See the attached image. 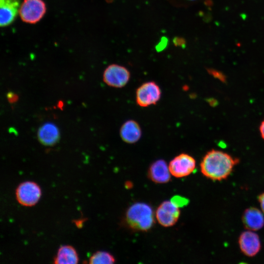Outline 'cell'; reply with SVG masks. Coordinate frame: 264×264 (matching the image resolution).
<instances>
[{
	"mask_svg": "<svg viewBox=\"0 0 264 264\" xmlns=\"http://www.w3.org/2000/svg\"><path fill=\"white\" fill-rule=\"evenodd\" d=\"M239 162L229 154L212 149L204 155L200 164V170L206 177L215 181L225 179L232 173L233 168Z\"/></svg>",
	"mask_w": 264,
	"mask_h": 264,
	"instance_id": "obj_1",
	"label": "cell"
},
{
	"mask_svg": "<svg viewBox=\"0 0 264 264\" xmlns=\"http://www.w3.org/2000/svg\"><path fill=\"white\" fill-rule=\"evenodd\" d=\"M125 220L132 230L147 231L154 224L153 208L151 205L144 202L134 203L127 210Z\"/></svg>",
	"mask_w": 264,
	"mask_h": 264,
	"instance_id": "obj_2",
	"label": "cell"
},
{
	"mask_svg": "<svg viewBox=\"0 0 264 264\" xmlns=\"http://www.w3.org/2000/svg\"><path fill=\"white\" fill-rule=\"evenodd\" d=\"M41 196L40 186L33 181H27L20 183L16 190V197L18 202L24 206L35 205Z\"/></svg>",
	"mask_w": 264,
	"mask_h": 264,
	"instance_id": "obj_3",
	"label": "cell"
},
{
	"mask_svg": "<svg viewBox=\"0 0 264 264\" xmlns=\"http://www.w3.org/2000/svg\"><path fill=\"white\" fill-rule=\"evenodd\" d=\"M196 161L191 155L186 153L175 156L169 164L171 175L181 178L191 174L196 169Z\"/></svg>",
	"mask_w": 264,
	"mask_h": 264,
	"instance_id": "obj_4",
	"label": "cell"
},
{
	"mask_svg": "<svg viewBox=\"0 0 264 264\" xmlns=\"http://www.w3.org/2000/svg\"><path fill=\"white\" fill-rule=\"evenodd\" d=\"M45 11V4L43 0H24L19 13L23 22L35 23L43 18Z\"/></svg>",
	"mask_w": 264,
	"mask_h": 264,
	"instance_id": "obj_5",
	"label": "cell"
},
{
	"mask_svg": "<svg viewBox=\"0 0 264 264\" xmlns=\"http://www.w3.org/2000/svg\"><path fill=\"white\" fill-rule=\"evenodd\" d=\"M161 95V89L155 83L147 82L137 89L136 103L140 107H147L155 104L160 99Z\"/></svg>",
	"mask_w": 264,
	"mask_h": 264,
	"instance_id": "obj_6",
	"label": "cell"
},
{
	"mask_svg": "<svg viewBox=\"0 0 264 264\" xmlns=\"http://www.w3.org/2000/svg\"><path fill=\"white\" fill-rule=\"evenodd\" d=\"M130 78L129 71L126 67L116 64L109 66L103 75V81L107 85L116 88L124 87Z\"/></svg>",
	"mask_w": 264,
	"mask_h": 264,
	"instance_id": "obj_7",
	"label": "cell"
},
{
	"mask_svg": "<svg viewBox=\"0 0 264 264\" xmlns=\"http://www.w3.org/2000/svg\"><path fill=\"white\" fill-rule=\"evenodd\" d=\"M180 215L179 207L171 200L162 202L157 207L155 212V217L158 222L166 227L175 225Z\"/></svg>",
	"mask_w": 264,
	"mask_h": 264,
	"instance_id": "obj_8",
	"label": "cell"
},
{
	"mask_svg": "<svg viewBox=\"0 0 264 264\" xmlns=\"http://www.w3.org/2000/svg\"><path fill=\"white\" fill-rule=\"evenodd\" d=\"M242 252L249 257H254L260 251L261 243L258 234L248 230L241 234L238 240Z\"/></svg>",
	"mask_w": 264,
	"mask_h": 264,
	"instance_id": "obj_9",
	"label": "cell"
},
{
	"mask_svg": "<svg viewBox=\"0 0 264 264\" xmlns=\"http://www.w3.org/2000/svg\"><path fill=\"white\" fill-rule=\"evenodd\" d=\"M171 175L169 165L163 159L154 162L148 170L149 178L156 183L168 182L171 179Z\"/></svg>",
	"mask_w": 264,
	"mask_h": 264,
	"instance_id": "obj_10",
	"label": "cell"
},
{
	"mask_svg": "<svg viewBox=\"0 0 264 264\" xmlns=\"http://www.w3.org/2000/svg\"><path fill=\"white\" fill-rule=\"evenodd\" d=\"M20 6V0H0L1 26H7L14 21Z\"/></svg>",
	"mask_w": 264,
	"mask_h": 264,
	"instance_id": "obj_11",
	"label": "cell"
},
{
	"mask_svg": "<svg viewBox=\"0 0 264 264\" xmlns=\"http://www.w3.org/2000/svg\"><path fill=\"white\" fill-rule=\"evenodd\" d=\"M242 221L247 229L258 231L264 226V213L256 207H249L244 211Z\"/></svg>",
	"mask_w": 264,
	"mask_h": 264,
	"instance_id": "obj_12",
	"label": "cell"
},
{
	"mask_svg": "<svg viewBox=\"0 0 264 264\" xmlns=\"http://www.w3.org/2000/svg\"><path fill=\"white\" fill-rule=\"evenodd\" d=\"M40 143L45 146H53L60 138L58 127L53 123H46L40 127L37 133Z\"/></svg>",
	"mask_w": 264,
	"mask_h": 264,
	"instance_id": "obj_13",
	"label": "cell"
},
{
	"mask_svg": "<svg viewBox=\"0 0 264 264\" xmlns=\"http://www.w3.org/2000/svg\"><path fill=\"white\" fill-rule=\"evenodd\" d=\"M142 131L139 124L134 120L126 121L121 127L120 135L125 142L133 144L141 138Z\"/></svg>",
	"mask_w": 264,
	"mask_h": 264,
	"instance_id": "obj_14",
	"label": "cell"
},
{
	"mask_svg": "<svg viewBox=\"0 0 264 264\" xmlns=\"http://www.w3.org/2000/svg\"><path fill=\"white\" fill-rule=\"evenodd\" d=\"M78 261V256L75 249L69 245L60 246L54 258V263L56 264H75Z\"/></svg>",
	"mask_w": 264,
	"mask_h": 264,
	"instance_id": "obj_15",
	"label": "cell"
},
{
	"mask_svg": "<svg viewBox=\"0 0 264 264\" xmlns=\"http://www.w3.org/2000/svg\"><path fill=\"white\" fill-rule=\"evenodd\" d=\"M115 262L113 256L104 251H98L93 253L89 259L91 264H112Z\"/></svg>",
	"mask_w": 264,
	"mask_h": 264,
	"instance_id": "obj_16",
	"label": "cell"
},
{
	"mask_svg": "<svg viewBox=\"0 0 264 264\" xmlns=\"http://www.w3.org/2000/svg\"><path fill=\"white\" fill-rule=\"evenodd\" d=\"M171 201L178 207H182L188 203V199L180 196H175L173 197Z\"/></svg>",
	"mask_w": 264,
	"mask_h": 264,
	"instance_id": "obj_17",
	"label": "cell"
},
{
	"mask_svg": "<svg viewBox=\"0 0 264 264\" xmlns=\"http://www.w3.org/2000/svg\"><path fill=\"white\" fill-rule=\"evenodd\" d=\"M208 72L216 79H218L222 83L226 81L225 76L221 72L214 69L208 70Z\"/></svg>",
	"mask_w": 264,
	"mask_h": 264,
	"instance_id": "obj_18",
	"label": "cell"
},
{
	"mask_svg": "<svg viewBox=\"0 0 264 264\" xmlns=\"http://www.w3.org/2000/svg\"><path fill=\"white\" fill-rule=\"evenodd\" d=\"M258 201L263 213L264 214V193L260 194L258 197Z\"/></svg>",
	"mask_w": 264,
	"mask_h": 264,
	"instance_id": "obj_19",
	"label": "cell"
},
{
	"mask_svg": "<svg viewBox=\"0 0 264 264\" xmlns=\"http://www.w3.org/2000/svg\"><path fill=\"white\" fill-rule=\"evenodd\" d=\"M7 98L9 102L14 103L18 100V96L13 92H9L7 94Z\"/></svg>",
	"mask_w": 264,
	"mask_h": 264,
	"instance_id": "obj_20",
	"label": "cell"
},
{
	"mask_svg": "<svg viewBox=\"0 0 264 264\" xmlns=\"http://www.w3.org/2000/svg\"><path fill=\"white\" fill-rule=\"evenodd\" d=\"M259 132L262 138L264 140V120L262 121L259 126Z\"/></svg>",
	"mask_w": 264,
	"mask_h": 264,
	"instance_id": "obj_21",
	"label": "cell"
},
{
	"mask_svg": "<svg viewBox=\"0 0 264 264\" xmlns=\"http://www.w3.org/2000/svg\"><path fill=\"white\" fill-rule=\"evenodd\" d=\"M85 220H86V219H79V220H75L74 221V223L77 227L80 228V227H82V225L83 224V223L85 222Z\"/></svg>",
	"mask_w": 264,
	"mask_h": 264,
	"instance_id": "obj_22",
	"label": "cell"
}]
</instances>
